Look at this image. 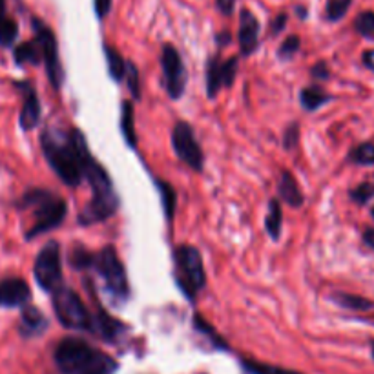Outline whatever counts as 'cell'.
<instances>
[{"label":"cell","instance_id":"obj_1","mask_svg":"<svg viewBox=\"0 0 374 374\" xmlns=\"http://www.w3.org/2000/svg\"><path fill=\"white\" fill-rule=\"evenodd\" d=\"M40 150L46 163L66 187L77 188L85 179L86 161L92 156L86 137L79 128H48L40 134Z\"/></svg>","mask_w":374,"mask_h":374},{"label":"cell","instance_id":"obj_2","mask_svg":"<svg viewBox=\"0 0 374 374\" xmlns=\"http://www.w3.org/2000/svg\"><path fill=\"white\" fill-rule=\"evenodd\" d=\"M54 363L58 374H116L119 363L82 338L66 336L55 345Z\"/></svg>","mask_w":374,"mask_h":374},{"label":"cell","instance_id":"obj_3","mask_svg":"<svg viewBox=\"0 0 374 374\" xmlns=\"http://www.w3.org/2000/svg\"><path fill=\"white\" fill-rule=\"evenodd\" d=\"M15 208L20 212H32L33 221L24 232V239L33 241L46 232L61 227L66 219L68 205L63 197L46 188H30L15 201Z\"/></svg>","mask_w":374,"mask_h":374},{"label":"cell","instance_id":"obj_4","mask_svg":"<svg viewBox=\"0 0 374 374\" xmlns=\"http://www.w3.org/2000/svg\"><path fill=\"white\" fill-rule=\"evenodd\" d=\"M85 179L92 187V199L79 214L80 225H97L112 218L119 208V196L113 188L112 177L94 156L86 161Z\"/></svg>","mask_w":374,"mask_h":374},{"label":"cell","instance_id":"obj_5","mask_svg":"<svg viewBox=\"0 0 374 374\" xmlns=\"http://www.w3.org/2000/svg\"><path fill=\"white\" fill-rule=\"evenodd\" d=\"M174 278L177 287L190 301L199 296V292L206 287L205 265L201 252L196 247L179 245L174 249Z\"/></svg>","mask_w":374,"mask_h":374},{"label":"cell","instance_id":"obj_6","mask_svg":"<svg viewBox=\"0 0 374 374\" xmlns=\"http://www.w3.org/2000/svg\"><path fill=\"white\" fill-rule=\"evenodd\" d=\"M51 301H54L55 316L64 329L94 335V312H89L75 290L61 285L51 294Z\"/></svg>","mask_w":374,"mask_h":374},{"label":"cell","instance_id":"obj_7","mask_svg":"<svg viewBox=\"0 0 374 374\" xmlns=\"http://www.w3.org/2000/svg\"><path fill=\"white\" fill-rule=\"evenodd\" d=\"M94 268L103 280L104 290L112 298L113 303H126L130 298V285L126 278V268L120 261L117 250L112 245L104 247L101 252L95 254Z\"/></svg>","mask_w":374,"mask_h":374},{"label":"cell","instance_id":"obj_8","mask_svg":"<svg viewBox=\"0 0 374 374\" xmlns=\"http://www.w3.org/2000/svg\"><path fill=\"white\" fill-rule=\"evenodd\" d=\"M33 276L44 292L54 294L63 285V256L57 241H48L37 254L33 263Z\"/></svg>","mask_w":374,"mask_h":374},{"label":"cell","instance_id":"obj_9","mask_svg":"<svg viewBox=\"0 0 374 374\" xmlns=\"http://www.w3.org/2000/svg\"><path fill=\"white\" fill-rule=\"evenodd\" d=\"M33 33H35V40L39 42L40 51H42V64H44L46 75H48L49 85L55 89H61L64 80V70L61 57H58V42L55 37L54 30L40 20L39 17H32Z\"/></svg>","mask_w":374,"mask_h":374},{"label":"cell","instance_id":"obj_10","mask_svg":"<svg viewBox=\"0 0 374 374\" xmlns=\"http://www.w3.org/2000/svg\"><path fill=\"white\" fill-rule=\"evenodd\" d=\"M172 147H174L175 156L183 161L185 165L190 166L196 172H203V168H205V154H203L199 143H197L192 126L185 123V120L175 123L174 132H172Z\"/></svg>","mask_w":374,"mask_h":374},{"label":"cell","instance_id":"obj_11","mask_svg":"<svg viewBox=\"0 0 374 374\" xmlns=\"http://www.w3.org/2000/svg\"><path fill=\"white\" fill-rule=\"evenodd\" d=\"M161 68H163V77H165V86L170 99L177 101L183 97L188 75L183 58L174 44H165L161 49Z\"/></svg>","mask_w":374,"mask_h":374},{"label":"cell","instance_id":"obj_12","mask_svg":"<svg viewBox=\"0 0 374 374\" xmlns=\"http://www.w3.org/2000/svg\"><path fill=\"white\" fill-rule=\"evenodd\" d=\"M13 88L17 89L20 99H23V106L18 113V125L24 132H32L39 126L40 117H42V106H40L39 94L37 88L33 86L32 80H13Z\"/></svg>","mask_w":374,"mask_h":374},{"label":"cell","instance_id":"obj_13","mask_svg":"<svg viewBox=\"0 0 374 374\" xmlns=\"http://www.w3.org/2000/svg\"><path fill=\"white\" fill-rule=\"evenodd\" d=\"M237 75V57L221 58L216 55L206 64V95L214 99L221 92V88H230Z\"/></svg>","mask_w":374,"mask_h":374},{"label":"cell","instance_id":"obj_14","mask_svg":"<svg viewBox=\"0 0 374 374\" xmlns=\"http://www.w3.org/2000/svg\"><path fill=\"white\" fill-rule=\"evenodd\" d=\"M32 301V289L24 278L8 276L0 280V308H23Z\"/></svg>","mask_w":374,"mask_h":374},{"label":"cell","instance_id":"obj_15","mask_svg":"<svg viewBox=\"0 0 374 374\" xmlns=\"http://www.w3.org/2000/svg\"><path fill=\"white\" fill-rule=\"evenodd\" d=\"M49 321L44 316V312L39 307L27 303L20 311V320H18V335L24 339H33L42 336L48 330Z\"/></svg>","mask_w":374,"mask_h":374},{"label":"cell","instance_id":"obj_16","mask_svg":"<svg viewBox=\"0 0 374 374\" xmlns=\"http://www.w3.org/2000/svg\"><path fill=\"white\" fill-rule=\"evenodd\" d=\"M237 39H239V49L241 55H252L259 46V23L256 15L250 9H243L239 15V32H237Z\"/></svg>","mask_w":374,"mask_h":374},{"label":"cell","instance_id":"obj_17","mask_svg":"<svg viewBox=\"0 0 374 374\" xmlns=\"http://www.w3.org/2000/svg\"><path fill=\"white\" fill-rule=\"evenodd\" d=\"M126 332L125 323L117 321L104 311L103 307L95 308L94 312V335L103 338L104 342H117Z\"/></svg>","mask_w":374,"mask_h":374},{"label":"cell","instance_id":"obj_18","mask_svg":"<svg viewBox=\"0 0 374 374\" xmlns=\"http://www.w3.org/2000/svg\"><path fill=\"white\" fill-rule=\"evenodd\" d=\"M17 39V18L8 11V2H6V0H0V48H13Z\"/></svg>","mask_w":374,"mask_h":374},{"label":"cell","instance_id":"obj_19","mask_svg":"<svg viewBox=\"0 0 374 374\" xmlns=\"http://www.w3.org/2000/svg\"><path fill=\"white\" fill-rule=\"evenodd\" d=\"M278 194H280V199H283L289 206L292 208H299L303 205V192L299 190V185L296 181V177L290 172H283L280 177V183H278Z\"/></svg>","mask_w":374,"mask_h":374},{"label":"cell","instance_id":"obj_20","mask_svg":"<svg viewBox=\"0 0 374 374\" xmlns=\"http://www.w3.org/2000/svg\"><path fill=\"white\" fill-rule=\"evenodd\" d=\"M13 61L17 66H39L42 64V51L35 39L20 42L13 49Z\"/></svg>","mask_w":374,"mask_h":374},{"label":"cell","instance_id":"obj_21","mask_svg":"<svg viewBox=\"0 0 374 374\" xmlns=\"http://www.w3.org/2000/svg\"><path fill=\"white\" fill-rule=\"evenodd\" d=\"M330 299L342 308H349V311H358L366 312L374 308V301L369 298H363V296L351 294V292H342V290H336L335 294L330 296Z\"/></svg>","mask_w":374,"mask_h":374},{"label":"cell","instance_id":"obj_22","mask_svg":"<svg viewBox=\"0 0 374 374\" xmlns=\"http://www.w3.org/2000/svg\"><path fill=\"white\" fill-rule=\"evenodd\" d=\"M120 132L130 148L137 147V134H135V113L134 104L125 101L120 106Z\"/></svg>","mask_w":374,"mask_h":374},{"label":"cell","instance_id":"obj_23","mask_svg":"<svg viewBox=\"0 0 374 374\" xmlns=\"http://www.w3.org/2000/svg\"><path fill=\"white\" fill-rule=\"evenodd\" d=\"M265 228L270 239L278 241L281 237V228H283V210L278 197H272L268 203V212L265 218Z\"/></svg>","mask_w":374,"mask_h":374},{"label":"cell","instance_id":"obj_24","mask_svg":"<svg viewBox=\"0 0 374 374\" xmlns=\"http://www.w3.org/2000/svg\"><path fill=\"white\" fill-rule=\"evenodd\" d=\"M330 101V95H327L320 86H307L299 94V103L307 112H316L318 108L327 104Z\"/></svg>","mask_w":374,"mask_h":374},{"label":"cell","instance_id":"obj_25","mask_svg":"<svg viewBox=\"0 0 374 374\" xmlns=\"http://www.w3.org/2000/svg\"><path fill=\"white\" fill-rule=\"evenodd\" d=\"M104 55H106L108 70L113 80H123L126 77V70H128V63H126L123 55L119 54V49L113 48L110 44H104Z\"/></svg>","mask_w":374,"mask_h":374},{"label":"cell","instance_id":"obj_26","mask_svg":"<svg viewBox=\"0 0 374 374\" xmlns=\"http://www.w3.org/2000/svg\"><path fill=\"white\" fill-rule=\"evenodd\" d=\"M157 190H159L161 201H163L166 221H172L175 216V208H177V192L172 185L166 181H159V179H157Z\"/></svg>","mask_w":374,"mask_h":374},{"label":"cell","instance_id":"obj_27","mask_svg":"<svg viewBox=\"0 0 374 374\" xmlns=\"http://www.w3.org/2000/svg\"><path fill=\"white\" fill-rule=\"evenodd\" d=\"M241 369L245 374H303L292 369H283L278 366H268L263 361L256 360H241Z\"/></svg>","mask_w":374,"mask_h":374},{"label":"cell","instance_id":"obj_28","mask_svg":"<svg viewBox=\"0 0 374 374\" xmlns=\"http://www.w3.org/2000/svg\"><path fill=\"white\" fill-rule=\"evenodd\" d=\"M68 261H70V267L75 268V270H88V268H94L95 254L86 250L85 247L77 245L70 250Z\"/></svg>","mask_w":374,"mask_h":374},{"label":"cell","instance_id":"obj_29","mask_svg":"<svg viewBox=\"0 0 374 374\" xmlns=\"http://www.w3.org/2000/svg\"><path fill=\"white\" fill-rule=\"evenodd\" d=\"M194 327H196V330H199L201 335H205L206 338L212 342V345H214L216 349H221V351H228V343L225 342L221 336L218 335L214 330V327L210 325L208 321L203 320V318L199 316V314H196V318H194Z\"/></svg>","mask_w":374,"mask_h":374},{"label":"cell","instance_id":"obj_30","mask_svg":"<svg viewBox=\"0 0 374 374\" xmlns=\"http://www.w3.org/2000/svg\"><path fill=\"white\" fill-rule=\"evenodd\" d=\"M349 159H351L354 165H361V166L374 165V143H361L360 147H356L351 151Z\"/></svg>","mask_w":374,"mask_h":374},{"label":"cell","instance_id":"obj_31","mask_svg":"<svg viewBox=\"0 0 374 374\" xmlns=\"http://www.w3.org/2000/svg\"><path fill=\"white\" fill-rule=\"evenodd\" d=\"M351 4L352 0H327V8H325L327 20H330V23H338V20H342V18L347 15Z\"/></svg>","mask_w":374,"mask_h":374},{"label":"cell","instance_id":"obj_32","mask_svg":"<svg viewBox=\"0 0 374 374\" xmlns=\"http://www.w3.org/2000/svg\"><path fill=\"white\" fill-rule=\"evenodd\" d=\"M354 30L361 37L374 39V11H361L354 20Z\"/></svg>","mask_w":374,"mask_h":374},{"label":"cell","instance_id":"obj_33","mask_svg":"<svg viewBox=\"0 0 374 374\" xmlns=\"http://www.w3.org/2000/svg\"><path fill=\"white\" fill-rule=\"evenodd\" d=\"M126 85H128L130 95L134 97V101L141 99V79H139V70L134 63H128V70H126Z\"/></svg>","mask_w":374,"mask_h":374},{"label":"cell","instance_id":"obj_34","mask_svg":"<svg viewBox=\"0 0 374 374\" xmlns=\"http://www.w3.org/2000/svg\"><path fill=\"white\" fill-rule=\"evenodd\" d=\"M351 199L358 205H366L374 197V183H361L354 190H351Z\"/></svg>","mask_w":374,"mask_h":374},{"label":"cell","instance_id":"obj_35","mask_svg":"<svg viewBox=\"0 0 374 374\" xmlns=\"http://www.w3.org/2000/svg\"><path fill=\"white\" fill-rule=\"evenodd\" d=\"M299 46H301V42H299V37L290 35V37H287L283 42H281L280 49H278V54H280L281 58L294 57V55L299 51Z\"/></svg>","mask_w":374,"mask_h":374},{"label":"cell","instance_id":"obj_36","mask_svg":"<svg viewBox=\"0 0 374 374\" xmlns=\"http://www.w3.org/2000/svg\"><path fill=\"white\" fill-rule=\"evenodd\" d=\"M298 139H299V126H298V123H292V125H290L289 128L285 130V137H283V147H285L287 150H290V148H294L296 144H298Z\"/></svg>","mask_w":374,"mask_h":374},{"label":"cell","instance_id":"obj_37","mask_svg":"<svg viewBox=\"0 0 374 374\" xmlns=\"http://www.w3.org/2000/svg\"><path fill=\"white\" fill-rule=\"evenodd\" d=\"M312 77L314 79H320V80H325L329 79V68H327V63H323V61H320V63H316L314 66H312Z\"/></svg>","mask_w":374,"mask_h":374},{"label":"cell","instance_id":"obj_38","mask_svg":"<svg viewBox=\"0 0 374 374\" xmlns=\"http://www.w3.org/2000/svg\"><path fill=\"white\" fill-rule=\"evenodd\" d=\"M234 6H236V0H216V8L227 17L234 13Z\"/></svg>","mask_w":374,"mask_h":374},{"label":"cell","instance_id":"obj_39","mask_svg":"<svg viewBox=\"0 0 374 374\" xmlns=\"http://www.w3.org/2000/svg\"><path fill=\"white\" fill-rule=\"evenodd\" d=\"M287 18H289V17H287L285 13H280L276 18H274V23H272V27H270L272 35H278V33H281L283 30H285Z\"/></svg>","mask_w":374,"mask_h":374},{"label":"cell","instance_id":"obj_40","mask_svg":"<svg viewBox=\"0 0 374 374\" xmlns=\"http://www.w3.org/2000/svg\"><path fill=\"white\" fill-rule=\"evenodd\" d=\"M112 8V0H95V11L101 18H104Z\"/></svg>","mask_w":374,"mask_h":374},{"label":"cell","instance_id":"obj_41","mask_svg":"<svg viewBox=\"0 0 374 374\" xmlns=\"http://www.w3.org/2000/svg\"><path fill=\"white\" fill-rule=\"evenodd\" d=\"M361 61H363V64H366L369 70H373L374 72V49H369V51H366V54H363V57H361Z\"/></svg>","mask_w":374,"mask_h":374},{"label":"cell","instance_id":"obj_42","mask_svg":"<svg viewBox=\"0 0 374 374\" xmlns=\"http://www.w3.org/2000/svg\"><path fill=\"white\" fill-rule=\"evenodd\" d=\"M363 243H366L369 249L374 250V228H367V230L363 232Z\"/></svg>","mask_w":374,"mask_h":374},{"label":"cell","instance_id":"obj_43","mask_svg":"<svg viewBox=\"0 0 374 374\" xmlns=\"http://www.w3.org/2000/svg\"><path fill=\"white\" fill-rule=\"evenodd\" d=\"M218 40H219V44H221V46L228 44V40H230V33H228V32L219 33V35H218Z\"/></svg>","mask_w":374,"mask_h":374},{"label":"cell","instance_id":"obj_44","mask_svg":"<svg viewBox=\"0 0 374 374\" xmlns=\"http://www.w3.org/2000/svg\"><path fill=\"white\" fill-rule=\"evenodd\" d=\"M370 354H373V360H374V339L370 342Z\"/></svg>","mask_w":374,"mask_h":374},{"label":"cell","instance_id":"obj_45","mask_svg":"<svg viewBox=\"0 0 374 374\" xmlns=\"http://www.w3.org/2000/svg\"><path fill=\"white\" fill-rule=\"evenodd\" d=\"M370 214H373V218H374V206H373V210H370Z\"/></svg>","mask_w":374,"mask_h":374}]
</instances>
